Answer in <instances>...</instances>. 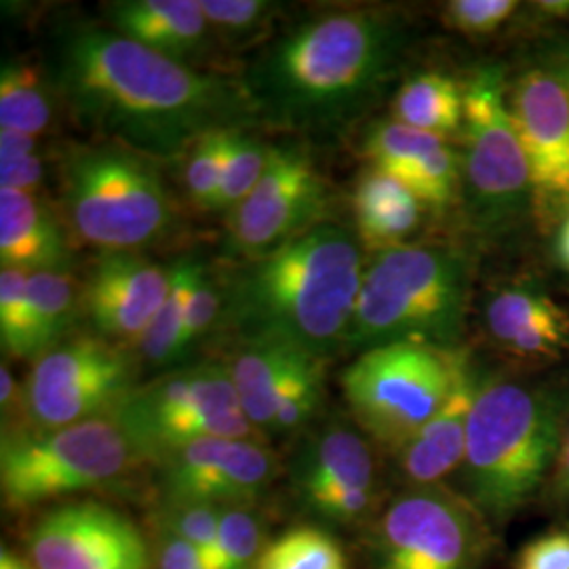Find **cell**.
Listing matches in <instances>:
<instances>
[{
	"label": "cell",
	"instance_id": "6da1fadb",
	"mask_svg": "<svg viewBox=\"0 0 569 569\" xmlns=\"http://www.w3.org/2000/svg\"><path fill=\"white\" fill-rule=\"evenodd\" d=\"M49 77L74 121L150 159L182 154L204 133L256 117L243 84L164 58L112 28H66L53 42Z\"/></svg>",
	"mask_w": 569,
	"mask_h": 569
},
{
	"label": "cell",
	"instance_id": "7a4b0ae2",
	"mask_svg": "<svg viewBox=\"0 0 569 569\" xmlns=\"http://www.w3.org/2000/svg\"><path fill=\"white\" fill-rule=\"evenodd\" d=\"M401 21L376 9H327L283 32L253 61L243 87L253 112L298 131L355 121L395 77Z\"/></svg>",
	"mask_w": 569,
	"mask_h": 569
},
{
	"label": "cell",
	"instance_id": "3957f363",
	"mask_svg": "<svg viewBox=\"0 0 569 569\" xmlns=\"http://www.w3.org/2000/svg\"><path fill=\"white\" fill-rule=\"evenodd\" d=\"M363 253L357 232L333 222L247 260L226 296V319L243 342L289 346L326 361L346 348Z\"/></svg>",
	"mask_w": 569,
	"mask_h": 569
},
{
	"label": "cell",
	"instance_id": "277c9868",
	"mask_svg": "<svg viewBox=\"0 0 569 569\" xmlns=\"http://www.w3.org/2000/svg\"><path fill=\"white\" fill-rule=\"evenodd\" d=\"M467 258L446 244H401L366 266L346 350L392 342L451 348L468 305Z\"/></svg>",
	"mask_w": 569,
	"mask_h": 569
},
{
	"label": "cell",
	"instance_id": "5b68a950",
	"mask_svg": "<svg viewBox=\"0 0 569 569\" xmlns=\"http://www.w3.org/2000/svg\"><path fill=\"white\" fill-rule=\"evenodd\" d=\"M561 441V416L550 395L510 380L481 385L465 456L472 500L491 517L507 519L545 483Z\"/></svg>",
	"mask_w": 569,
	"mask_h": 569
},
{
	"label": "cell",
	"instance_id": "8992f818",
	"mask_svg": "<svg viewBox=\"0 0 569 569\" xmlns=\"http://www.w3.org/2000/svg\"><path fill=\"white\" fill-rule=\"evenodd\" d=\"M154 159L121 143L72 148L61 192L70 230L102 253L138 251L173 224V204Z\"/></svg>",
	"mask_w": 569,
	"mask_h": 569
},
{
	"label": "cell",
	"instance_id": "52a82bcc",
	"mask_svg": "<svg viewBox=\"0 0 569 569\" xmlns=\"http://www.w3.org/2000/svg\"><path fill=\"white\" fill-rule=\"evenodd\" d=\"M465 367L467 357L453 348L392 342L346 367L342 390L359 428L397 451L441 409Z\"/></svg>",
	"mask_w": 569,
	"mask_h": 569
},
{
	"label": "cell",
	"instance_id": "ba28073f",
	"mask_svg": "<svg viewBox=\"0 0 569 569\" xmlns=\"http://www.w3.org/2000/svg\"><path fill=\"white\" fill-rule=\"evenodd\" d=\"M140 460L114 416L56 430L2 432V500L9 509H30L108 486Z\"/></svg>",
	"mask_w": 569,
	"mask_h": 569
},
{
	"label": "cell",
	"instance_id": "9c48e42d",
	"mask_svg": "<svg viewBox=\"0 0 569 569\" xmlns=\"http://www.w3.org/2000/svg\"><path fill=\"white\" fill-rule=\"evenodd\" d=\"M140 458L161 462L201 439H251L228 367H182L136 387L112 413Z\"/></svg>",
	"mask_w": 569,
	"mask_h": 569
},
{
	"label": "cell",
	"instance_id": "30bf717a",
	"mask_svg": "<svg viewBox=\"0 0 569 569\" xmlns=\"http://www.w3.org/2000/svg\"><path fill=\"white\" fill-rule=\"evenodd\" d=\"M136 361L100 336H79L37 359L28 380V420L34 430L72 427L114 413L133 390Z\"/></svg>",
	"mask_w": 569,
	"mask_h": 569
},
{
	"label": "cell",
	"instance_id": "8fae6325",
	"mask_svg": "<svg viewBox=\"0 0 569 569\" xmlns=\"http://www.w3.org/2000/svg\"><path fill=\"white\" fill-rule=\"evenodd\" d=\"M467 180L479 213L489 222L512 220L531 197L529 167L505 74L479 68L465 87Z\"/></svg>",
	"mask_w": 569,
	"mask_h": 569
},
{
	"label": "cell",
	"instance_id": "7c38bea8",
	"mask_svg": "<svg viewBox=\"0 0 569 569\" xmlns=\"http://www.w3.org/2000/svg\"><path fill=\"white\" fill-rule=\"evenodd\" d=\"M327 183L312 157L296 146H272L258 186L228 211L230 249L244 260L296 239L326 222Z\"/></svg>",
	"mask_w": 569,
	"mask_h": 569
},
{
	"label": "cell",
	"instance_id": "4fadbf2b",
	"mask_svg": "<svg viewBox=\"0 0 569 569\" xmlns=\"http://www.w3.org/2000/svg\"><path fill=\"white\" fill-rule=\"evenodd\" d=\"M323 359L272 342H243L226 363L251 427L270 435L305 428L323 403Z\"/></svg>",
	"mask_w": 569,
	"mask_h": 569
},
{
	"label": "cell",
	"instance_id": "5bb4252c",
	"mask_svg": "<svg viewBox=\"0 0 569 569\" xmlns=\"http://www.w3.org/2000/svg\"><path fill=\"white\" fill-rule=\"evenodd\" d=\"M34 569H152L142 531L119 510L98 502L44 512L28 533Z\"/></svg>",
	"mask_w": 569,
	"mask_h": 569
},
{
	"label": "cell",
	"instance_id": "9a60e30c",
	"mask_svg": "<svg viewBox=\"0 0 569 569\" xmlns=\"http://www.w3.org/2000/svg\"><path fill=\"white\" fill-rule=\"evenodd\" d=\"M293 488L306 509L333 526H357L376 507V460L366 437L342 420L306 439L293 460Z\"/></svg>",
	"mask_w": 569,
	"mask_h": 569
},
{
	"label": "cell",
	"instance_id": "2e32d148",
	"mask_svg": "<svg viewBox=\"0 0 569 569\" xmlns=\"http://www.w3.org/2000/svg\"><path fill=\"white\" fill-rule=\"evenodd\" d=\"M475 550L467 509L437 489L399 496L378 526V569H468Z\"/></svg>",
	"mask_w": 569,
	"mask_h": 569
},
{
	"label": "cell",
	"instance_id": "e0dca14e",
	"mask_svg": "<svg viewBox=\"0 0 569 569\" xmlns=\"http://www.w3.org/2000/svg\"><path fill=\"white\" fill-rule=\"evenodd\" d=\"M161 465L164 505L247 507L277 475V458L256 437L201 439L171 451Z\"/></svg>",
	"mask_w": 569,
	"mask_h": 569
},
{
	"label": "cell",
	"instance_id": "ac0fdd59",
	"mask_svg": "<svg viewBox=\"0 0 569 569\" xmlns=\"http://www.w3.org/2000/svg\"><path fill=\"white\" fill-rule=\"evenodd\" d=\"M528 159L531 199L542 211L569 207V91L559 74L533 68L509 96Z\"/></svg>",
	"mask_w": 569,
	"mask_h": 569
},
{
	"label": "cell",
	"instance_id": "d6986e66",
	"mask_svg": "<svg viewBox=\"0 0 569 569\" xmlns=\"http://www.w3.org/2000/svg\"><path fill=\"white\" fill-rule=\"evenodd\" d=\"M171 284V266L138 251L102 253L81 289V312L108 342H140L161 310Z\"/></svg>",
	"mask_w": 569,
	"mask_h": 569
},
{
	"label": "cell",
	"instance_id": "ffe728a7",
	"mask_svg": "<svg viewBox=\"0 0 569 569\" xmlns=\"http://www.w3.org/2000/svg\"><path fill=\"white\" fill-rule=\"evenodd\" d=\"M481 382H477L468 363L446 403L409 441L397 449L399 468L409 483L430 488L465 465L468 425Z\"/></svg>",
	"mask_w": 569,
	"mask_h": 569
},
{
	"label": "cell",
	"instance_id": "44dd1931",
	"mask_svg": "<svg viewBox=\"0 0 569 569\" xmlns=\"http://www.w3.org/2000/svg\"><path fill=\"white\" fill-rule=\"evenodd\" d=\"M110 28L164 58L188 63L211 32L199 0H117L106 2Z\"/></svg>",
	"mask_w": 569,
	"mask_h": 569
},
{
	"label": "cell",
	"instance_id": "7402d4cb",
	"mask_svg": "<svg viewBox=\"0 0 569 569\" xmlns=\"http://www.w3.org/2000/svg\"><path fill=\"white\" fill-rule=\"evenodd\" d=\"M0 262L28 274H68L70 243L53 211L37 197L0 188Z\"/></svg>",
	"mask_w": 569,
	"mask_h": 569
},
{
	"label": "cell",
	"instance_id": "603a6c76",
	"mask_svg": "<svg viewBox=\"0 0 569 569\" xmlns=\"http://www.w3.org/2000/svg\"><path fill=\"white\" fill-rule=\"evenodd\" d=\"M350 201L357 237L376 253L407 244L422 222L425 203L401 180L373 167L359 176Z\"/></svg>",
	"mask_w": 569,
	"mask_h": 569
},
{
	"label": "cell",
	"instance_id": "cb8c5ba5",
	"mask_svg": "<svg viewBox=\"0 0 569 569\" xmlns=\"http://www.w3.org/2000/svg\"><path fill=\"white\" fill-rule=\"evenodd\" d=\"M392 112L395 121L446 140L465 124V89L446 74L422 72L401 84Z\"/></svg>",
	"mask_w": 569,
	"mask_h": 569
},
{
	"label": "cell",
	"instance_id": "d4e9b609",
	"mask_svg": "<svg viewBox=\"0 0 569 569\" xmlns=\"http://www.w3.org/2000/svg\"><path fill=\"white\" fill-rule=\"evenodd\" d=\"M30 305V340L32 359L60 345L66 331L81 310V293H77L68 274L41 272L28 277Z\"/></svg>",
	"mask_w": 569,
	"mask_h": 569
},
{
	"label": "cell",
	"instance_id": "484cf974",
	"mask_svg": "<svg viewBox=\"0 0 569 569\" xmlns=\"http://www.w3.org/2000/svg\"><path fill=\"white\" fill-rule=\"evenodd\" d=\"M53 117V106L34 63L4 60L0 70V129L41 136Z\"/></svg>",
	"mask_w": 569,
	"mask_h": 569
},
{
	"label": "cell",
	"instance_id": "4316f807",
	"mask_svg": "<svg viewBox=\"0 0 569 569\" xmlns=\"http://www.w3.org/2000/svg\"><path fill=\"white\" fill-rule=\"evenodd\" d=\"M199 264L201 262L197 258H182V260H176V264H171L169 293L164 298L161 310L157 312V317L152 319V323L138 342L146 363L152 367L171 366L178 359H182L180 345H182L183 310H186L188 291Z\"/></svg>",
	"mask_w": 569,
	"mask_h": 569
},
{
	"label": "cell",
	"instance_id": "83f0119b",
	"mask_svg": "<svg viewBox=\"0 0 569 569\" xmlns=\"http://www.w3.org/2000/svg\"><path fill=\"white\" fill-rule=\"evenodd\" d=\"M446 143L443 138L409 127L406 122L380 121L367 129L361 142L363 157L373 169H380L392 178H403L428 154Z\"/></svg>",
	"mask_w": 569,
	"mask_h": 569
},
{
	"label": "cell",
	"instance_id": "f1b7e54d",
	"mask_svg": "<svg viewBox=\"0 0 569 569\" xmlns=\"http://www.w3.org/2000/svg\"><path fill=\"white\" fill-rule=\"evenodd\" d=\"M253 569H348V561L327 531L300 526L270 542Z\"/></svg>",
	"mask_w": 569,
	"mask_h": 569
},
{
	"label": "cell",
	"instance_id": "f546056e",
	"mask_svg": "<svg viewBox=\"0 0 569 569\" xmlns=\"http://www.w3.org/2000/svg\"><path fill=\"white\" fill-rule=\"evenodd\" d=\"M563 312L566 310L545 291L517 284L498 291L489 300L486 319L491 338L502 348H507L512 338H517L529 327L545 323Z\"/></svg>",
	"mask_w": 569,
	"mask_h": 569
},
{
	"label": "cell",
	"instance_id": "4dcf8cb0",
	"mask_svg": "<svg viewBox=\"0 0 569 569\" xmlns=\"http://www.w3.org/2000/svg\"><path fill=\"white\" fill-rule=\"evenodd\" d=\"M272 157V146L244 133L243 129H232L226 146L224 176L220 183V194L216 211H230L249 197V192L262 180Z\"/></svg>",
	"mask_w": 569,
	"mask_h": 569
},
{
	"label": "cell",
	"instance_id": "1f68e13d",
	"mask_svg": "<svg viewBox=\"0 0 569 569\" xmlns=\"http://www.w3.org/2000/svg\"><path fill=\"white\" fill-rule=\"evenodd\" d=\"M230 131L232 129L204 133L203 138H199L188 148L183 182L188 197L201 209L216 211L220 183L224 176L226 146Z\"/></svg>",
	"mask_w": 569,
	"mask_h": 569
},
{
	"label": "cell",
	"instance_id": "d6a6232c",
	"mask_svg": "<svg viewBox=\"0 0 569 569\" xmlns=\"http://www.w3.org/2000/svg\"><path fill=\"white\" fill-rule=\"evenodd\" d=\"M262 526L249 507H224L220 515L213 569H253L262 550Z\"/></svg>",
	"mask_w": 569,
	"mask_h": 569
},
{
	"label": "cell",
	"instance_id": "836d02e7",
	"mask_svg": "<svg viewBox=\"0 0 569 569\" xmlns=\"http://www.w3.org/2000/svg\"><path fill=\"white\" fill-rule=\"evenodd\" d=\"M28 277L13 268L0 272V345L16 359H32Z\"/></svg>",
	"mask_w": 569,
	"mask_h": 569
},
{
	"label": "cell",
	"instance_id": "e575fe53",
	"mask_svg": "<svg viewBox=\"0 0 569 569\" xmlns=\"http://www.w3.org/2000/svg\"><path fill=\"white\" fill-rule=\"evenodd\" d=\"M399 180L406 183L425 207H446L456 199L460 183V163L456 152L448 143H443Z\"/></svg>",
	"mask_w": 569,
	"mask_h": 569
},
{
	"label": "cell",
	"instance_id": "d590c367",
	"mask_svg": "<svg viewBox=\"0 0 569 569\" xmlns=\"http://www.w3.org/2000/svg\"><path fill=\"white\" fill-rule=\"evenodd\" d=\"M220 507L209 505H164L159 515V528L171 531L201 550L213 569L220 529Z\"/></svg>",
	"mask_w": 569,
	"mask_h": 569
},
{
	"label": "cell",
	"instance_id": "8d00e7d4",
	"mask_svg": "<svg viewBox=\"0 0 569 569\" xmlns=\"http://www.w3.org/2000/svg\"><path fill=\"white\" fill-rule=\"evenodd\" d=\"M211 32L224 39H247L260 32L277 13V2L266 0H199Z\"/></svg>",
	"mask_w": 569,
	"mask_h": 569
},
{
	"label": "cell",
	"instance_id": "74e56055",
	"mask_svg": "<svg viewBox=\"0 0 569 569\" xmlns=\"http://www.w3.org/2000/svg\"><path fill=\"white\" fill-rule=\"evenodd\" d=\"M220 315H222L220 289L209 279L204 266L199 264L188 291L186 310H183L182 345H180L182 357L192 346L203 340Z\"/></svg>",
	"mask_w": 569,
	"mask_h": 569
},
{
	"label": "cell",
	"instance_id": "f35d334b",
	"mask_svg": "<svg viewBox=\"0 0 569 569\" xmlns=\"http://www.w3.org/2000/svg\"><path fill=\"white\" fill-rule=\"evenodd\" d=\"M517 2L512 0H451L443 7V18L449 28L483 37L496 32L515 13Z\"/></svg>",
	"mask_w": 569,
	"mask_h": 569
},
{
	"label": "cell",
	"instance_id": "ab89813d",
	"mask_svg": "<svg viewBox=\"0 0 569 569\" xmlns=\"http://www.w3.org/2000/svg\"><path fill=\"white\" fill-rule=\"evenodd\" d=\"M517 569H569L568 531H552L531 540L521 550Z\"/></svg>",
	"mask_w": 569,
	"mask_h": 569
},
{
	"label": "cell",
	"instance_id": "60d3db41",
	"mask_svg": "<svg viewBox=\"0 0 569 569\" xmlns=\"http://www.w3.org/2000/svg\"><path fill=\"white\" fill-rule=\"evenodd\" d=\"M154 569H209L203 552L180 536L159 528V540L152 550Z\"/></svg>",
	"mask_w": 569,
	"mask_h": 569
},
{
	"label": "cell",
	"instance_id": "b9f144b4",
	"mask_svg": "<svg viewBox=\"0 0 569 569\" xmlns=\"http://www.w3.org/2000/svg\"><path fill=\"white\" fill-rule=\"evenodd\" d=\"M44 180V167L39 152L0 159V188L23 194H37Z\"/></svg>",
	"mask_w": 569,
	"mask_h": 569
},
{
	"label": "cell",
	"instance_id": "7bdbcfd3",
	"mask_svg": "<svg viewBox=\"0 0 569 569\" xmlns=\"http://www.w3.org/2000/svg\"><path fill=\"white\" fill-rule=\"evenodd\" d=\"M0 411H2V432H18L26 430L28 420V397L26 385L13 376L11 367L7 363L0 366Z\"/></svg>",
	"mask_w": 569,
	"mask_h": 569
},
{
	"label": "cell",
	"instance_id": "ee69618b",
	"mask_svg": "<svg viewBox=\"0 0 569 569\" xmlns=\"http://www.w3.org/2000/svg\"><path fill=\"white\" fill-rule=\"evenodd\" d=\"M37 152V138L16 129H0V159H13Z\"/></svg>",
	"mask_w": 569,
	"mask_h": 569
},
{
	"label": "cell",
	"instance_id": "f6af8a7d",
	"mask_svg": "<svg viewBox=\"0 0 569 569\" xmlns=\"http://www.w3.org/2000/svg\"><path fill=\"white\" fill-rule=\"evenodd\" d=\"M555 491H557L559 500L569 505V427L563 432L561 449H559V456L555 462Z\"/></svg>",
	"mask_w": 569,
	"mask_h": 569
},
{
	"label": "cell",
	"instance_id": "bcb514c9",
	"mask_svg": "<svg viewBox=\"0 0 569 569\" xmlns=\"http://www.w3.org/2000/svg\"><path fill=\"white\" fill-rule=\"evenodd\" d=\"M0 569H34V566L26 559H21L20 555H16L13 550H0Z\"/></svg>",
	"mask_w": 569,
	"mask_h": 569
},
{
	"label": "cell",
	"instance_id": "7dc6e473",
	"mask_svg": "<svg viewBox=\"0 0 569 569\" xmlns=\"http://www.w3.org/2000/svg\"><path fill=\"white\" fill-rule=\"evenodd\" d=\"M557 253H559V260L561 264L566 266L569 270V216L566 218V222L559 230V239H557Z\"/></svg>",
	"mask_w": 569,
	"mask_h": 569
},
{
	"label": "cell",
	"instance_id": "c3c4849f",
	"mask_svg": "<svg viewBox=\"0 0 569 569\" xmlns=\"http://www.w3.org/2000/svg\"><path fill=\"white\" fill-rule=\"evenodd\" d=\"M559 77H561V81L566 82V87H568L569 91V56L566 58V66H563V70H561Z\"/></svg>",
	"mask_w": 569,
	"mask_h": 569
}]
</instances>
